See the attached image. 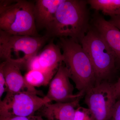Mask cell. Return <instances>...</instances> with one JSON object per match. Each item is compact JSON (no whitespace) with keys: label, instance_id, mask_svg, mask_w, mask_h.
<instances>
[{"label":"cell","instance_id":"ac0fdd59","mask_svg":"<svg viewBox=\"0 0 120 120\" xmlns=\"http://www.w3.org/2000/svg\"><path fill=\"white\" fill-rule=\"evenodd\" d=\"M8 91L6 80L2 68L0 66V98L1 99L5 92Z\"/></svg>","mask_w":120,"mask_h":120},{"label":"cell","instance_id":"3957f363","mask_svg":"<svg viewBox=\"0 0 120 120\" xmlns=\"http://www.w3.org/2000/svg\"><path fill=\"white\" fill-rule=\"evenodd\" d=\"M34 2L0 1V30L10 34L39 37L34 14Z\"/></svg>","mask_w":120,"mask_h":120},{"label":"cell","instance_id":"7c38bea8","mask_svg":"<svg viewBox=\"0 0 120 120\" xmlns=\"http://www.w3.org/2000/svg\"><path fill=\"white\" fill-rule=\"evenodd\" d=\"M81 99L67 103H46L39 110V115L47 120H73Z\"/></svg>","mask_w":120,"mask_h":120},{"label":"cell","instance_id":"44dd1931","mask_svg":"<svg viewBox=\"0 0 120 120\" xmlns=\"http://www.w3.org/2000/svg\"><path fill=\"white\" fill-rule=\"evenodd\" d=\"M114 93L117 100L120 98V77L116 83L113 84Z\"/></svg>","mask_w":120,"mask_h":120},{"label":"cell","instance_id":"e0dca14e","mask_svg":"<svg viewBox=\"0 0 120 120\" xmlns=\"http://www.w3.org/2000/svg\"><path fill=\"white\" fill-rule=\"evenodd\" d=\"M0 120H47L40 115H33L28 116H13L0 117Z\"/></svg>","mask_w":120,"mask_h":120},{"label":"cell","instance_id":"30bf717a","mask_svg":"<svg viewBox=\"0 0 120 120\" xmlns=\"http://www.w3.org/2000/svg\"><path fill=\"white\" fill-rule=\"evenodd\" d=\"M90 24L105 39L114 54L116 68L120 69V30L106 20L98 11L92 15Z\"/></svg>","mask_w":120,"mask_h":120},{"label":"cell","instance_id":"d6986e66","mask_svg":"<svg viewBox=\"0 0 120 120\" xmlns=\"http://www.w3.org/2000/svg\"><path fill=\"white\" fill-rule=\"evenodd\" d=\"M109 120H120V98L116 102Z\"/></svg>","mask_w":120,"mask_h":120},{"label":"cell","instance_id":"277c9868","mask_svg":"<svg viewBox=\"0 0 120 120\" xmlns=\"http://www.w3.org/2000/svg\"><path fill=\"white\" fill-rule=\"evenodd\" d=\"M80 44L90 60L97 83L109 79L116 68V59L102 35L90 24Z\"/></svg>","mask_w":120,"mask_h":120},{"label":"cell","instance_id":"4fadbf2b","mask_svg":"<svg viewBox=\"0 0 120 120\" xmlns=\"http://www.w3.org/2000/svg\"><path fill=\"white\" fill-rule=\"evenodd\" d=\"M40 71L56 73L64 57L61 50L53 41L46 45L37 54Z\"/></svg>","mask_w":120,"mask_h":120},{"label":"cell","instance_id":"ba28073f","mask_svg":"<svg viewBox=\"0 0 120 120\" xmlns=\"http://www.w3.org/2000/svg\"><path fill=\"white\" fill-rule=\"evenodd\" d=\"M68 71L62 62L50 82L48 92L45 97L50 101L58 103L71 102L82 98L85 93L73 94L74 87L70 81Z\"/></svg>","mask_w":120,"mask_h":120},{"label":"cell","instance_id":"8992f818","mask_svg":"<svg viewBox=\"0 0 120 120\" xmlns=\"http://www.w3.org/2000/svg\"><path fill=\"white\" fill-rule=\"evenodd\" d=\"M47 103L51 102L45 96L41 97L27 91L7 92L4 99L0 101V117L33 116Z\"/></svg>","mask_w":120,"mask_h":120},{"label":"cell","instance_id":"9c48e42d","mask_svg":"<svg viewBox=\"0 0 120 120\" xmlns=\"http://www.w3.org/2000/svg\"><path fill=\"white\" fill-rule=\"evenodd\" d=\"M0 66L2 68L6 80L8 87L7 92L16 93L27 91L45 97L41 91L38 90L26 82L21 72L22 69L25 68L23 65L5 61L1 62Z\"/></svg>","mask_w":120,"mask_h":120},{"label":"cell","instance_id":"2e32d148","mask_svg":"<svg viewBox=\"0 0 120 120\" xmlns=\"http://www.w3.org/2000/svg\"><path fill=\"white\" fill-rule=\"evenodd\" d=\"M73 120H93L91 112L88 108L80 106L76 110Z\"/></svg>","mask_w":120,"mask_h":120},{"label":"cell","instance_id":"8fae6325","mask_svg":"<svg viewBox=\"0 0 120 120\" xmlns=\"http://www.w3.org/2000/svg\"><path fill=\"white\" fill-rule=\"evenodd\" d=\"M65 0H37L34 2V14L37 30L45 29L47 31L55 19L59 6Z\"/></svg>","mask_w":120,"mask_h":120},{"label":"cell","instance_id":"5bb4252c","mask_svg":"<svg viewBox=\"0 0 120 120\" xmlns=\"http://www.w3.org/2000/svg\"><path fill=\"white\" fill-rule=\"evenodd\" d=\"M91 8L110 17L120 15V0H88Z\"/></svg>","mask_w":120,"mask_h":120},{"label":"cell","instance_id":"6da1fadb","mask_svg":"<svg viewBox=\"0 0 120 120\" xmlns=\"http://www.w3.org/2000/svg\"><path fill=\"white\" fill-rule=\"evenodd\" d=\"M87 0H65L60 5L46 36L69 38L80 44L90 26Z\"/></svg>","mask_w":120,"mask_h":120},{"label":"cell","instance_id":"9a60e30c","mask_svg":"<svg viewBox=\"0 0 120 120\" xmlns=\"http://www.w3.org/2000/svg\"><path fill=\"white\" fill-rule=\"evenodd\" d=\"M55 74L38 70H30L27 71L24 77L28 84L35 88L49 84Z\"/></svg>","mask_w":120,"mask_h":120},{"label":"cell","instance_id":"ffe728a7","mask_svg":"<svg viewBox=\"0 0 120 120\" xmlns=\"http://www.w3.org/2000/svg\"><path fill=\"white\" fill-rule=\"evenodd\" d=\"M108 21L120 30V15L110 17Z\"/></svg>","mask_w":120,"mask_h":120},{"label":"cell","instance_id":"7a4b0ae2","mask_svg":"<svg viewBox=\"0 0 120 120\" xmlns=\"http://www.w3.org/2000/svg\"><path fill=\"white\" fill-rule=\"evenodd\" d=\"M57 45L62 52L63 62L70 79L79 92H85L97 84L94 70L82 45L69 38H60Z\"/></svg>","mask_w":120,"mask_h":120},{"label":"cell","instance_id":"52a82bcc","mask_svg":"<svg viewBox=\"0 0 120 120\" xmlns=\"http://www.w3.org/2000/svg\"><path fill=\"white\" fill-rule=\"evenodd\" d=\"M117 99L113 84L103 81L87 90L84 101L93 120H109Z\"/></svg>","mask_w":120,"mask_h":120},{"label":"cell","instance_id":"5b68a950","mask_svg":"<svg viewBox=\"0 0 120 120\" xmlns=\"http://www.w3.org/2000/svg\"><path fill=\"white\" fill-rule=\"evenodd\" d=\"M49 38L46 35H14L0 30V58L2 61L19 63L26 68L27 61L38 53Z\"/></svg>","mask_w":120,"mask_h":120}]
</instances>
